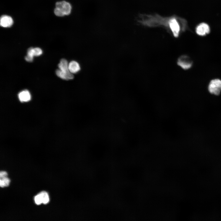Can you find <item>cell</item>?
Segmentation results:
<instances>
[{"label":"cell","instance_id":"8992f818","mask_svg":"<svg viewBox=\"0 0 221 221\" xmlns=\"http://www.w3.org/2000/svg\"><path fill=\"white\" fill-rule=\"evenodd\" d=\"M13 23L12 18L6 15H2L0 18V24L3 27H9L11 26Z\"/></svg>","mask_w":221,"mask_h":221},{"label":"cell","instance_id":"7c38bea8","mask_svg":"<svg viewBox=\"0 0 221 221\" xmlns=\"http://www.w3.org/2000/svg\"><path fill=\"white\" fill-rule=\"evenodd\" d=\"M40 195L42 202V203L46 204L49 201V197L48 193L45 191H42L39 193Z\"/></svg>","mask_w":221,"mask_h":221},{"label":"cell","instance_id":"277c9868","mask_svg":"<svg viewBox=\"0 0 221 221\" xmlns=\"http://www.w3.org/2000/svg\"><path fill=\"white\" fill-rule=\"evenodd\" d=\"M178 64L184 69H189L192 66V62L190 57L186 55L180 56L177 60Z\"/></svg>","mask_w":221,"mask_h":221},{"label":"cell","instance_id":"2e32d148","mask_svg":"<svg viewBox=\"0 0 221 221\" xmlns=\"http://www.w3.org/2000/svg\"><path fill=\"white\" fill-rule=\"evenodd\" d=\"M7 176V173L4 171H1L0 173V179L2 180Z\"/></svg>","mask_w":221,"mask_h":221},{"label":"cell","instance_id":"52a82bcc","mask_svg":"<svg viewBox=\"0 0 221 221\" xmlns=\"http://www.w3.org/2000/svg\"><path fill=\"white\" fill-rule=\"evenodd\" d=\"M68 69L72 74H76L80 70V67L79 63L75 60L71 61L68 64Z\"/></svg>","mask_w":221,"mask_h":221},{"label":"cell","instance_id":"5bb4252c","mask_svg":"<svg viewBox=\"0 0 221 221\" xmlns=\"http://www.w3.org/2000/svg\"><path fill=\"white\" fill-rule=\"evenodd\" d=\"M34 201L35 203L37 205H40L42 203L41 197L39 194L35 197Z\"/></svg>","mask_w":221,"mask_h":221},{"label":"cell","instance_id":"30bf717a","mask_svg":"<svg viewBox=\"0 0 221 221\" xmlns=\"http://www.w3.org/2000/svg\"><path fill=\"white\" fill-rule=\"evenodd\" d=\"M56 75L60 78L66 80L72 79L74 78V76L71 73H65L62 72L60 69H57L56 71Z\"/></svg>","mask_w":221,"mask_h":221},{"label":"cell","instance_id":"9c48e42d","mask_svg":"<svg viewBox=\"0 0 221 221\" xmlns=\"http://www.w3.org/2000/svg\"><path fill=\"white\" fill-rule=\"evenodd\" d=\"M68 66V64L67 61L64 59H61L58 64L59 69L66 73H71L69 70Z\"/></svg>","mask_w":221,"mask_h":221},{"label":"cell","instance_id":"e0dca14e","mask_svg":"<svg viewBox=\"0 0 221 221\" xmlns=\"http://www.w3.org/2000/svg\"><path fill=\"white\" fill-rule=\"evenodd\" d=\"M0 187L2 188H3L5 187L3 181L1 179H0Z\"/></svg>","mask_w":221,"mask_h":221},{"label":"cell","instance_id":"5b68a950","mask_svg":"<svg viewBox=\"0 0 221 221\" xmlns=\"http://www.w3.org/2000/svg\"><path fill=\"white\" fill-rule=\"evenodd\" d=\"M210 29L209 25L205 23H202L198 25L196 28V32L198 35L204 36L210 32Z\"/></svg>","mask_w":221,"mask_h":221},{"label":"cell","instance_id":"7a4b0ae2","mask_svg":"<svg viewBox=\"0 0 221 221\" xmlns=\"http://www.w3.org/2000/svg\"><path fill=\"white\" fill-rule=\"evenodd\" d=\"M72 10L71 4L68 2L62 1L56 3L54 13L56 16L63 17L70 15Z\"/></svg>","mask_w":221,"mask_h":221},{"label":"cell","instance_id":"4fadbf2b","mask_svg":"<svg viewBox=\"0 0 221 221\" xmlns=\"http://www.w3.org/2000/svg\"><path fill=\"white\" fill-rule=\"evenodd\" d=\"M33 54L34 56H38L41 55L42 52L41 49L39 48H33Z\"/></svg>","mask_w":221,"mask_h":221},{"label":"cell","instance_id":"3957f363","mask_svg":"<svg viewBox=\"0 0 221 221\" xmlns=\"http://www.w3.org/2000/svg\"><path fill=\"white\" fill-rule=\"evenodd\" d=\"M208 90L209 92L215 95H219L221 92V80L215 79L210 82Z\"/></svg>","mask_w":221,"mask_h":221},{"label":"cell","instance_id":"9a60e30c","mask_svg":"<svg viewBox=\"0 0 221 221\" xmlns=\"http://www.w3.org/2000/svg\"><path fill=\"white\" fill-rule=\"evenodd\" d=\"M2 180L3 181L5 187H7L9 185L10 180L7 177L3 179H2Z\"/></svg>","mask_w":221,"mask_h":221},{"label":"cell","instance_id":"6da1fadb","mask_svg":"<svg viewBox=\"0 0 221 221\" xmlns=\"http://www.w3.org/2000/svg\"><path fill=\"white\" fill-rule=\"evenodd\" d=\"M145 16V19H143L145 20L142 19L139 21L140 22H139L143 25L149 26H164L176 37H178L180 33L185 30L187 27L186 21L176 16L164 18L158 14Z\"/></svg>","mask_w":221,"mask_h":221},{"label":"cell","instance_id":"8fae6325","mask_svg":"<svg viewBox=\"0 0 221 221\" xmlns=\"http://www.w3.org/2000/svg\"><path fill=\"white\" fill-rule=\"evenodd\" d=\"M33 48L30 47L28 49L27 55L25 57V60L28 62H31L33 60V57L34 56L33 54Z\"/></svg>","mask_w":221,"mask_h":221},{"label":"cell","instance_id":"ba28073f","mask_svg":"<svg viewBox=\"0 0 221 221\" xmlns=\"http://www.w3.org/2000/svg\"><path fill=\"white\" fill-rule=\"evenodd\" d=\"M18 97L20 101L22 102L29 101L31 98L30 93L27 90L20 92L18 94Z\"/></svg>","mask_w":221,"mask_h":221}]
</instances>
